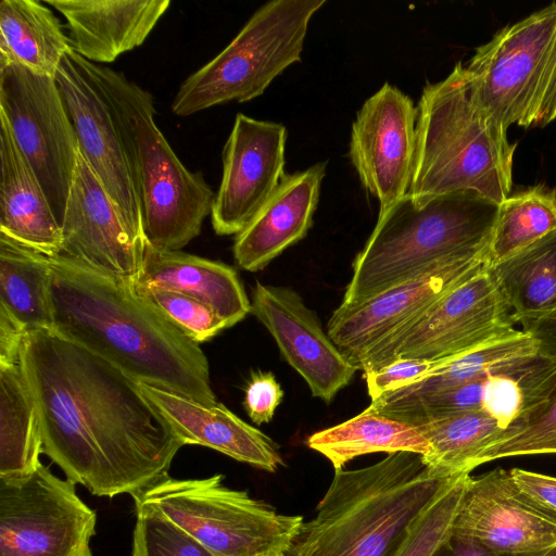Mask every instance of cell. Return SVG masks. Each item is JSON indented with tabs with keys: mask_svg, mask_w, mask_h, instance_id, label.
<instances>
[{
	"mask_svg": "<svg viewBox=\"0 0 556 556\" xmlns=\"http://www.w3.org/2000/svg\"><path fill=\"white\" fill-rule=\"evenodd\" d=\"M21 353L42 453L66 479L135 500L169 477L185 444L137 380L53 329L27 331Z\"/></svg>",
	"mask_w": 556,
	"mask_h": 556,
	"instance_id": "1",
	"label": "cell"
},
{
	"mask_svg": "<svg viewBox=\"0 0 556 556\" xmlns=\"http://www.w3.org/2000/svg\"><path fill=\"white\" fill-rule=\"evenodd\" d=\"M52 329L138 382L217 404L200 344L165 318L131 280L61 253L49 257Z\"/></svg>",
	"mask_w": 556,
	"mask_h": 556,
	"instance_id": "2",
	"label": "cell"
},
{
	"mask_svg": "<svg viewBox=\"0 0 556 556\" xmlns=\"http://www.w3.org/2000/svg\"><path fill=\"white\" fill-rule=\"evenodd\" d=\"M452 479L431 477L412 452L334 470L289 556H393L410 523Z\"/></svg>",
	"mask_w": 556,
	"mask_h": 556,
	"instance_id": "3",
	"label": "cell"
},
{
	"mask_svg": "<svg viewBox=\"0 0 556 556\" xmlns=\"http://www.w3.org/2000/svg\"><path fill=\"white\" fill-rule=\"evenodd\" d=\"M516 143L480 103L458 62L428 83L417 105L416 153L408 194L416 199L475 192L501 204L509 197Z\"/></svg>",
	"mask_w": 556,
	"mask_h": 556,
	"instance_id": "4",
	"label": "cell"
},
{
	"mask_svg": "<svg viewBox=\"0 0 556 556\" xmlns=\"http://www.w3.org/2000/svg\"><path fill=\"white\" fill-rule=\"evenodd\" d=\"M498 205L475 192L424 199L407 193L379 212L339 306L356 305L448 261L488 251Z\"/></svg>",
	"mask_w": 556,
	"mask_h": 556,
	"instance_id": "5",
	"label": "cell"
},
{
	"mask_svg": "<svg viewBox=\"0 0 556 556\" xmlns=\"http://www.w3.org/2000/svg\"><path fill=\"white\" fill-rule=\"evenodd\" d=\"M76 53V52H75ZM109 104L124 140L141 206L148 245L180 250L201 232L215 193L201 173L178 159L155 122L153 96L124 73L77 54Z\"/></svg>",
	"mask_w": 556,
	"mask_h": 556,
	"instance_id": "6",
	"label": "cell"
},
{
	"mask_svg": "<svg viewBox=\"0 0 556 556\" xmlns=\"http://www.w3.org/2000/svg\"><path fill=\"white\" fill-rule=\"evenodd\" d=\"M325 0H271L258 8L215 58L188 76L172 103L188 116L264 93L287 67L301 61L313 15Z\"/></svg>",
	"mask_w": 556,
	"mask_h": 556,
	"instance_id": "7",
	"label": "cell"
},
{
	"mask_svg": "<svg viewBox=\"0 0 556 556\" xmlns=\"http://www.w3.org/2000/svg\"><path fill=\"white\" fill-rule=\"evenodd\" d=\"M223 478L168 477L135 498V507L167 518L215 556L287 555L300 535L303 517L279 514L247 491L226 486Z\"/></svg>",
	"mask_w": 556,
	"mask_h": 556,
	"instance_id": "8",
	"label": "cell"
},
{
	"mask_svg": "<svg viewBox=\"0 0 556 556\" xmlns=\"http://www.w3.org/2000/svg\"><path fill=\"white\" fill-rule=\"evenodd\" d=\"M466 68L480 103L506 129L556 121V2L502 28Z\"/></svg>",
	"mask_w": 556,
	"mask_h": 556,
	"instance_id": "9",
	"label": "cell"
},
{
	"mask_svg": "<svg viewBox=\"0 0 556 556\" xmlns=\"http://www.w3.org/2000/svg\"><path fill=\"white\" fill-rule=\"evenodd\" d=\"M515 325L511 311L486 266L369 350L357 366L366 372L397 358L456 357L515 334L518 331Z\"/></svg>",
	"mask_w": 556,
	"mask_h": 556,
	"instance_id": "10",
	"label": "cell"
},
{
	"mask_svg": "<svg viewBox=\"0 0 556 556\" xmlns=\"http://www.w3.org/2000/svg\"><path fill=\"white\" fill-rule=\"evenodd\" d=\"M0 118L39 179L61 226L79 149L55 77L0 60Z\"/></svg>",
	"mask_w": 556,
	"mask_h": 556,
	"instance_id": "11",
	"label": "cell"
},
{
	"mask_svg": "<svg viewBox=\"0 0 556 556\" xmlns=\"http://www.w3.org/2000/svg\"><path fill=\"white\" fill-rule=\"evenodd\" d=\"M45 465L0 477V556H92L97 513Z\"/></svg>",
	"mask_w": 556,
	"mask_h": 556,
	"instance_id": "12",
	"label": "cell"
},
{
	"mask_svg": "<svg viewBox=\"0 0 556 556\" xmlns=\"http://www.w3.org/2000/svg\"><path fill=\"white\" fill-rule=\"evenodd\" d=\"M417 106L386 83L365 101L352 124L350 157L379 212L408 193L416 153Z\"/></svg>",
	"mask_w": 556,
	"mask_h": 556,
	"instance_id": "13",
	"label": "cell"
},
{
	"mask_svg": "<svg viewBox=\"0 0 556 556\" xmlns=\"http://www.w3.org/2000/svg\"><path fill=\"white\" fill-rule=\"evenodd\" d=\"M55 80L75 130L78 149L97 175L130 230L146 241L141 206L128 153L105 99L68 51Z\"/></svg>",
	"mask_w": 556,
	"mask_h": 556,
	"instance_id": "14",
	"label": "cell"
},
{
	"mask_svg": "<svg viewBox=\"0 0 556 556\" xmlns=\"http://www.w3.org/2000/svg\"><path fill=\"white\" fill-rule=\"evenodd\" d=\"M287 129L238 113L223 151V176L211 211L214 231L238 235L285 177Z\"/></svg>",
	"mask_w": 556,
	"mask_h": 556,
	"instance_id": "15",
	"label": "cell"
},
{
	"mask_svg": "<svg viewBox=\"0 0 556 556\" xmlns=\"http://www.w3.org/2000/svg\"><path fill=\"white\" fill-rule=\"evenodd\" d=\"M486 266V251L466 255L356 305L338 306L328 321L327 333L338 349L357 365L369 350Z\"/></svg>",
	"mask_w": 556,
	"mask_h": 556,
	"instance_id": "16",
	"label": "cell"
},
{
	"mask_svg": "<svg viewBox=\"0 0 556 556\" xmlns=\"http://www.w3.org/2000/svg\"><path fill=\"white\" fill-rule=\"evenodd\" d=\"M251 313L270 332L281 355L305 380L313 396L330 403L359 370L293 289L257 282Z\"/></svg>",
	"mask_w": 556,
	"mask_h": 556,
	"instance_id": "17",
	"label": "cell"
},
{
	"mask_svg": "<svg viewBox=\"0 0 556 556\" xmlns=\"http://www.w3.org/2000/svg\"><path fill=\"white\" fill-rule=\"evenodd\" d=\"M61 230L64 254L118 278L139 274L147 242L130 230L80 152Z\"/></svg>",
	"mask_w": 556,
	"mask_h": 556,
	"instance_id": "18",
	"label": "cell"
},
{
	"mask_svg": "<svg viewBox=\"0 0 556 556\" xmlns=\"http://www.w3.org/2000/svg\"><path fill=\"white\" fill-rule=\"evenodd\" d=\"M453 532L498 553L540 554L556 545V518L528 501L509 471L497 468L469 478Z\"/></svg>",
	"mask_w": 556,
	"mask_h": 556,
	"instance_id": "19",
	"label": "cell"
},
{
	"mask_svg": "<svg viewBox=\"0 0 556 556\" xmlns=\"http://www.w3.org/2000/svg\"><path fill=\"white\" fill-rule=\"evenodd\" d=\"M139 387L185 445L210 447L268 472L283 464L275 442L224 404L206 405L148 383Z\"/></svg>",
	"mask_w": 556,
	"mask_h": 556,
	"instance_id": "20",
	"label": "cell"
},
{
	"mask_svg": "<svg viewBox=\"0 0 556 556\" xmlns=\"http://www.w3.org/2000/svg\"><path fill=\"white\" fill-rule=\"evenodd\" d=\"M326 162L285 175L249 224L236 235L233 257L241 268L257 271L309 230L317 207Z\"/></svg>",
	"mask_w": 556,
	"mask_h": 556,
	"instance_id": "21",
	"label": "cell"
},
{
	"mask_svg": "<svg viewBox=\"0 0 556 556\" xmlns=\"http://www.w3.org/2000/svg\"><path fill=\"white\" fill-rule=\"evenodd\" d=\"M66 21L71 48L91 63H110L141 46L169 0H45Z\"/></svg>",
	"mask_w": 556,
	"mask_h": 556,
	"instance_id": "22",
	"label": "cell"
},
{
	"mask_svg": "<svg viewBox=\"0 0 556 556\" xmlns=\"http://www.w3.org/2000/svg\"><path fill=\"white\" fill-rule=\"evenodd\" d=\"M0 233L48 257L63 253V237L45 190L0 118Z\"/></svg>",
	"mask_w": 556,
	"mask_h": 556,
	"instance_id": "23",
	"label": "cell"
},
{
	"mask_svg": "<svg viewBox=\"0 0 556 556\" xmlns=\"http://www.w3.org/2000/svg\"><path fill=\"white\" fill-rule=\"evenodd\" d=\"M135 289H163L194 298L208 306L229 327L251 313L237 270L180 250H160L146 245L141 269L131 280Z\"/></svg>",
	"mask_w": 556,
	"mask_h": 556,
	"instance_id": "24",
	"label": "cell"
},
{
	"mask_svg": "<svg viewBox=\"0 0 556 556\" xmlns=\"http://www.w3.org/2000/svg\"><path fill=\"white\" fill-rule=\"evenodd\" d=\"M21 352L0 353V477L28 475L41 464L40 420Z\"/></svg>",
	"mask_w": 556,
	"mask_h": 556,
	"instance_id": "25",
	"label": "cell"
},
{
	"mask_svg": "<svg viewBox=\"0 0 556 556\" xmlns=\"http://www.w3.org/2000/svg\"><path fill=\"white\" fill-rule=\"evenodd\" d=\"M71 50L68 36L45 2H0V60L55 77L64 55Z\"/></svg>",
	"mask_w": 556,
	"mask_h": 556,
	"instance_id": "26",
	"label": "cell"
},
{
	"mask_svg": "<svg viewBox=\"0 0 556 556\" xmlns=\"http://www.w3.org/2000/svg\"><path fill=\"white\" fill-rule=\"evenodd\" d=\"M488 268L515 324L556 313V231Z\"/></svg>",
	"mask_w": 556,
	"mask_h": 556,
	"instance_id": "27",
	"label": "cell"
},
{
	"mask_svg": "<svg viewBox=\"0 0 556 556\" xmlns=\"http://www.w3.org/2000/svg\"><path fill=\"white\" fill-rule=\"evenodd\" d=\"M309 448L320 453L334 470L358 456L383 452H412L426 455L430 444L414 426L366 408L337 426L317 431L307 438Z\"/></svg>",
	"mask_w": 556,
	"mask_h": 556,
	"instance_id": "28",
	"label": "cell"
},
{
	"mask_svg": "<svg viewBox=\"0 0 556 556\" xmlns=\"http://www.w3.org/2000/svg\"><path fill=\"white\" fill-rule=\"evenodd\" d=\"M49 257L0 233V311L26 332L52 329Z\"/></svg>",
	"mask_w": 556,
	"mask_h": 556,
	"instance_id": "29",
	"label": "cell"
},
{
	"mask_svg": "<svg viewBox=\"0 0 556 556\" xmlns=\"http://www.w3.org/2000/svg\"><path fill=\"white\" fill-rule=\"evenodd\" d=\"M430 444L421 455L431 477L450 479L469 473L482 450L494 443L505 429L482 412H466L416 427Z\"/></svg>",
	"mask_w": 556,
	"mask_h": 556,
	"instance_id": "30",
	"label": "cell"
},
{
	"mask_svg": "<svg viewBox=\"0 0 556 556\" xmlns=\"http://www.w3.org/2000/svg\"><path fill=\"white\" fill-rule=\"evenodd\" d=\"M556 231V193L534 187L506 198L488 245L491 267Z\"/></svg>",
	"mask_w": 556,
	"mask_h": 556,
	"instance_id": "31",
	"label": "cell"
},
{
	"mask_svg": "<svg viewBox=\"0 0 556 556\" xmlns=\"http://www.w3.org/2000/svg\"><path fill=\"white\" fill-rule=\"evenodd\" d=\"M539 351L538 341L530 333L518 330L515 334L452 359L413 384L381 396L410 399L446 390L481 378L511 361Z\"/></svg>",
	"mask_w": 556,
	"mask_h": 556,
	"instance_id": "32",
	"label": "cell"
},
{
	"mask_svg": "<svg viewBox=\"0 0 556 556\" xmlns=\"http://www.w3.org/2000/svg\"><path fill=\"white\" fill-rule=\"evenodd\" d=\"M470 476L454 477L410 523L393 556H433L453 531Z\"/></svg>",
	"mask_w": 556,
	"mask_h": 556,
	"instance_id": "33",
	"label": "cell"
},
{
	"mask_svg": "<svg viewBox=\"0 0 556 556\" xmlns=\"http://www.w3.org/2000/svg\"><path fill=\"white\" fill-rule=\"evenodd\" d=\"M556 454V386L545 405L508 428L476 457L472 468L498 458Z\"/></svg>",
	"mask_w": 556,
	"mask_h": 556,
	"instance_id": "34",
	"label": "cell"
},
{
	"mask_svg": "<svg viewBox=\"0 0 556 556\" xmlns=\"http://www.w3.org/2000/svg\"><path fill=\"white\" fill-rule=\"evenodd\" d=\"M130 556H215L180 527L144 508H136Z\"/></svg>",
	"mask_w": 556,
	"mask_h": 556,
	"instance_id": "35",
	"label": "cell"
},
{
	"mask_svg": "<svg viewBox=\"0 0 556 556\" xmlns=\"http://www.w3.org/2000/svg\"><path fill=\"white\" fill-rule=\"evenodd\" d=\"M135 290L173 325L199 344L229 328L211 306L194 298L163 289Z\"/></svg>",
	"mask_w": 556,
	"mask_h": 556,
	"instance_id": "36",
	"label": "cell"
},
{
	"mask_svg": "<svg viewBox=\"0 0 556 556\" xmlns=\"http://www.w3.org/2000/svg\"><path fill=\"white\" fill-rule=\"evenodd\" d=\"M456 357L440 361L418 358L394 359L379 369L364 372L367 392L371 401H374L386 393L393 392L421 380L428 374Z\"/></svg>",
	"mask_w": 556,
	"mask_h": 556,
	"instance_id": "37",
	"label": "cell"
},
{
	"mask_svg": "<svg viewBox=\"0 0 556 556\" xmlns=\"http://www.w3.org/2000/svg\"><path fill=\"white\" fill-rule=\"evenodd\" d=\"M283 399V390L270 371L257 370L244 389L243 407L250 419L256 424L269 422Z\"/></svg>",
	"mask_w": 556,
	"mask_h": 556,
	"instance_id": "38",
	"label": "cell"
},
{
	"mask_svg": "<svg viewBox=\"0 0 556 556\" xmlns=\"http://www.w3.org/2000/svg\"><path fill=\"white\" fill-rule=\"evenodd\" d=\"M518 491L540 509L556 518V478L519 468L509 470Z\"/></svg>",
	"mask_w": 556,
	"mask_h": 556,
	"instance_id": "39",
	"label": "cell"
},
{
	"mask_svg": "<svg viewBox=\"0 0 556 556\" xmlns=\"http://www.w3.org/2000/svg\"><path fill=\"white\" fill-rule=\"evenodd\" d=\"M540 554H504L492 551L480 542L452 531L433 556H540Z\"/></svg>",
	"mask_w": 556,
	"mask_h": 556,
	"instance_id": "40",
	"label": "cell"
},
{
	"mask_svg": "<svg viewBox=\"0 0 556 556\" xmlns=\"http://www.w3.org/2000/svg\"><path fill=\"white\" fill-rule=\"evenodd\" d=\"M521 327L538 341L542 352L556 356V313Z\"/></svg>",
	"mask_w": 556,
	"mask_h": 556,
	"instance_id": "41",
	"label": "cell"
},
{
	"mask_svg": "<svg viewBox=\"0 0 556 556\" xmlns=\"http://www.w3.org/2000/svg\"><path fill=\"white\" fill-rule=\"evenodd\" d=\"M540 556H556V545L543 552Z\"/></svg>",
	"mask_w": 556,
	"mask_h": 556,
	"instance_id": "42",
	"label": "cell"
},
{
	"mask_svg": "<svg viewBox=\"0 0 556 556\" xmlns=\"http://www.w3.org/2000/svg\"><path fill=\"white\" fill-rule=\"evenodd\" d=\"M285 556H289V553L287 555H285Z\"/></svg>",
	"mask_w": 556,
	"mask_h": 556,
	"instance_id": "43",
	"label": "cell"
}]
</instances>
